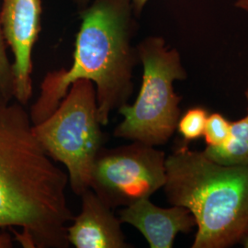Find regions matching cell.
Here are the masks:
<instances>
[{"label": "cell", "instance_id": "cell-4", "mask_svg": "<svg viewBox=\"0 0 248 248\" xmlns=\"http://www.w3.org/2000/svg\"><path fill=\"white\" fill-rule=\"evenodd\" d=\"M136 49L142 64L141 89L133 104L118 109L124 120L113 135L131 142L163 145L177 130L181 115L182 98L175 92L174 83L186 79L187 74L179 52L169 48L162 37H147Z\"/></svg>", "mask_w": 248, "mask_h": 248}, {"label": "cell", "instance_id": "cell-15", "mask_svg": "<svg viewBox=\"0 0 248 248\" xmlns=\"http://www.w3.org/2000/svg\"><path fill=\"white\" fill-rule=\"evenodd\" d=\"M133 4V9L136 15H139L142 11L144 6L146 5L148 0H131Z\"/></svg>", "mask_w": 248, "mask_h": 248}, {"label": "cell", "instance_id": "cell-11", "mask_svg": "<svg viewBox=\"0 0 248 248\" xmlns=\"http://www.w3.org/2000/svg\"><path fill=\"white\" fill-rule=\"evenodd\" d=\"M209 111L202 107H193L181 114L177 124V130L183 142H193L203 137Z\"/></svg>", "mask_w": 248, "mask_h": 248}, {"label": "cell", "instance_id": "cell-7", "mask_svg": "<svg viewBox=\"0 0 248 248\" xmlns=\"http://www.w3.org/2000/svg\"><path fill=\"white\" fill-rule=\"evenodd\" d=\"M0 22L14 55V98L27 106L32 95V51L42 30L41 0H3Z\"/></svg>", "mask_w": 248, "mask_h": 248}, {"label": "cell", "instance_id": "cell-18", "mask_svg": "<svg viewBox=\"0 0 248 248\" xmlns=\"http://www.w3.org/2000/svg\"><path fill=\"white\" fill-rule=\"evenodd\" d=\"M241 244L243 245V247H244V248H248V233L246 235V236H245V238L242 240Z\"/></svg>", "mask_w": 248, "mask_h": 248}, {"label": "cell", "instance_id": "cell-9", "mask_svg": "<svg viewBox=\"0 0 248 248\" xmlns=\"http://www.w3.org/2000/svg\"><path fill=\"white\" fill-rule=\"evenodd\" d=\"M81 197V212L67 226V240L76 248H128L122 222L91 189Z\"/></svg>", "mask_w": 248, "mask_h": 248}, {"label": "cell", "instance_id": "cell-13", "mask_svg": "<svg viewBox=\"0 0 248 248\" xmlns=\"http://www.w3.org/2000/svg\"><path fill=\"white\" fill-rule=\"evenodd\" d=\"M0 96L8 99L14 98V74L12 63L7 53L5 41L0 22Z\"/></svg>", "mask_w": 248, "mask_h": 248}, {"label": "cell", "instance_id": "cell-6", "mask_svg": "<svg viewBox=\"0 0 248 248\" xmlns=\"http://www.w3.org/2000/svg\"><path fill=\"white\" fill-rule=\"evenodd\" d=\"M166 154L132 142L101 148L95 159L90 188L112 210L150 198L166 183Z\"/></svg>", "mask_w": 248, "mask_h": 248}, {"label": "cell", "instance_id": "cell-1", "mask_svg": "<svg viewBox=\"0 0 248 248\" xmlns=\"http://www.w3.org/2000/svg\"><path fill=\"white\" fill-rule=\"evenodd\" d=\"M26 106L0 96V229L24 248H67L68 175L33 133Z\"/></svg>", "mask_w": 248, "mask_h": 248}, {"label": "cell", "instance_id": "cell-16", "mask_svg": "<svg viewBox=\"0 0 248 248\" xmlns=\"http://www.w3.org/2000/svg\"><path fill=\"white\" fill-rule=\"evenodd\" d=\"M234 6L248 14V0H236Z\"/></svg>", "mask_w": 248, "mask_h": 248}, {"label": "cell", "instance_id": "cell-17", "mask_svg": "<svg viewBox=\"0 0 248 248\" xmlns=\"http://www.w3.org/2000/svg\"><path fill=\"white\" fill-rule=\"evenodd\" d=\"M78 5H79L81 8H86L89 3H90V0H75Z\"/></svg>", "mask_w": 248, "mask_h": 248}, {"label": "cell", "instance_id": "cell-12", "mask_svg": "<svg viewBox=\"0 0 248 248\" xmlns=\"http://www.w3.org/2000/svg\"><path fill=\"white\" fill-rule=\"evenodd\" d=\"M231 125L232 122L219 112L209 114L203 135L206 146L216 147L226 142L230 136Z\"/></svg>", "mask_w": 248, "mask_h": 248}, {"label": "cell", "instance_id": "cell-5", "mask_svg": "<svg viewBox=\"0 0 248 248\" xmlns=\"http://www.w3.org/2000/svg\"><path fill=\"white\" fill-rule=\"evenodd\" d=\"M101 127L96 88L87 79L75 81L53 113L33 125V133L48 155L65 167L76 195L90 188L93 165L104 142Z\"/></svg>", "mask_w": 248, "mask_h": 248}, {"label": "cell", "instance_id": "cell-8", "mask_svg": "<svg viewBox=\"0 0 248 248\" xmlns=\"http://www.w3.org/2000/svg\"><path fill=\"white\" fill-rule=\"evenodd\" d=\"M119 219L139 231L151 248H172L179 232L187 233L196 227L194 216L185 207L163 208L153 203L150 198L124 207Z\"/></svg>", "mask_w": 248, "mask_h": 248}, {"label": "cell", "instance_id": "cell-3", "mask_svg": "<svg viewBox=\"0 0 248 248\" xmlns=\"http://www.w3.org/2000/svg\"><path fill=\"white\" fill-rule=\"evenodd\" d=\"M163 188L195 218L191 248H231L248 234V167L217 164L182 141L166 158Z\"/></svg>", "mask_w": 248, "mask_h": 248}, {"label": "cell", "instance_id": "cell-14", "mask_svg": "<svg viewBox=\"0 0 248 248\" xmlns=\"http://www.w3.org/2000/svg\"><path fill=\"white\" fill-rule=\"evenodd\" d=\"M12 239L9 233L4 232L0 234V248H12Z\"/></svg>", "mask_w": 248, "mask_h": 248}, {"label": "cell", "instance_id": "cell-10", "mask_svg": "<svg viewBox=\"0 0 248 248\" xmlns=\"http://www.w3.org/2000/svg\"><path fill=\"white\" fill-rule=\"evenodd\" d=\"M205 156L227 167H248V114L232 122L230 136L220 146H206Z\"/></svg>", "mask_w": 248, "mask_h": 248}, {"label": "cell", "instance_id": "cell-19", "mask_svg": "<svg viewBox=\"0 0 248 248\" xmlns=\"http://www.w3.org/2000/svg\"><path fill=\"white\" fill-rule=\"evenodd\" d=\"M245 96H246V98H247V101H248V88L246 89V91H245Z\"/></svg>", "mask_w": 248, "mask_h": 248}, {"label": "cell", "instance_id": "cell-2", "mask_svg": "<svg viewBox=\"0 0 248 248\" xmlns=\"http://www.w3.org/2000/svg\"><path fill=\"white\" fill-rule=\"evenodd\" d=\"M134 15L131 0H92L82 9L72 65L45 76L31 108L33 125L53 113L77 80L94 83L102 126L108 124L114 109L128 103L133 92V69L139 62L133 45Z\"/></svg>", "mask_w": 248, "mask_h": 248}]
</instances>
